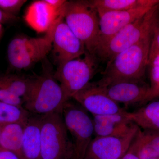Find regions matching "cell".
<instances>
[{
  "mask_svg": "<svg viewBox=\"0 0 159 159\" xmlns=\"http://www.w3.org/2000/svg\"><path fill=\"white\" fill-rule=\"evenodd\" d=\"M152 35L118 53L108 61L101 81L107 84L119 80H142L148 66Z\"/></svg>",
  "mask_w": 159,
  "mask_h": 159,
  "instance_id": "cell-1",
  "label": "cell"
},
{
  "mask_svg": "<svg viewBox=\"0 0 159 159\" xmlns=\"http://www.w3.org/2000/svg\"><path fill=\"white\" fill-rule=\"evenodd\" d=\"M159 21V4L123 28L96 50L98 59L108 62L117 54L152 34Z\"/></svg>",
  "mask_w": 159,
  "mask_h": 159,
  "instance_id": "cell-2",
  "label": "cell"
},
{
  "mask_svg": "<svg viewBox=\"0 0 159 159\" xmlns=\"http://www.w3.org/2000/svg\"><path fill=\"white\" fill-rule=\"evenodd\" d=\"M23 101V107L30 114L42 116L62 113L63 106L68 101L54 74L47 72L33 77L29 93Z\"/></svg>",
  "mask_w": 159,
  "mask_h": 159,
  "instance_id": "cell-3",
  "label": "cell"
},
{
  "mask_svg": "<svg viewBox=\"0 0 159 159\" xmlns=\"http://www.w3.org/2000/svg\"><path fill=\"white\" fill-rule=\"evenodd\" d=\"M64 20L85 45L87 51L95 55L99 33V17L89 1H67L62 10Z\"/></svg>",
  "mask_w": 159,
  "mask_h": 159,
  "instance_id": "cell-4",
  "label": "cell"
},
{
  "mask_svg": "<svg viewBox=\"0 0 159 159\" xmlns=\"http://www.w3.org/2000/svg\"><path fill=\"white\" fill-rule=\"evenodd\" d=\"M74 148L62 113L42 116L40 159H71Z\"/></svg>",
  "mask_w": 159,
  "mask_h": 159,
  "instance_id": "cell-5",
  "label": "cell"
},
{
  "mask_svg": "<svg viewBox=\"0 0 159 159\" xmlns=\"http://www.w3.org/2000/svg\"><path fill=\"white\" fill-rule=\"evenodd\" d=\"M58 18L43 37L21 36L11 40L8 45L7 56L12 67L26 70L45 58L52 50L53 33Z\"/></svg>",
  "mask_w": 159,
  "mask_h": 159,
  "instance_id": "cell-6",
  "label": "cell"
},
{
  "mask_svg": "<svg viewBox=\"0 0 159 159\" xmlns=\"http://www.w3.org/2000/svg\"><path fill=\"white\" fill-rule=\"evenodd\" d=\"M98 60L97 56L87 51L82 57L58 66L54 76L67 101L91 82L96 74Z\"/></svg>",
  "mask_w": 159,
  "mask_h": 159,
  "instance_id": "cell-7",
  "label": "cell"
},
{
  "mask_svg": "<svg viewBox=\"0 0 159 159\" xmlns=\"http://www.w3.org/2000/svg\"><path fill=\"white\" fill-rule=\"evenodd\" d=\"M78 103L70 100L65 103L62 115L72 138L74 152L71 159H84L94 134L93 119Z\"/></svg>",
  "mask_w": 159,
  "mask_h": 159,
  "instance_id": "cell-8",
  "label": "cell"
},
{
  "mask_svg": "<svg viewBox=\"0 0 159 159\" xmlns=\"http://www.w3.org/2000/svg\"><path fill=\"white\" fill-rule=\"evenodd\" d=\"M140 129L135 125L122 135L95 137L89 145L84 159H121L129 149Z\"/></svg>",
  "mask_w": 159,
  "mask_h": 159,
  "instance_id": "cell-9",
  "label": "cell"
},
{
  "mask_svg": "<svg viewBox=\"0 0 159 159\" xmlns=\"http://www.w3.org/2000/svg\"><path fill=\"white\" fill-rule=\"evenodd\" d=\"M72 98L93 116L117 113L125 110L109 97L100 80L89 83Z\"/></svg>",
  "mask_w": 159,
  "mask_h": 159,
  "instance_id": "cell-10",
  "label": "cell"
},
{
  "mask_svg": "<svg viewBox=\"0 0 159 159\" xmlns=\"http://www.w3.org/2000/svg\"><path fill=\"white\" fill-rule=\"evenodd\" d=\"M52 50L58 66L82 57L87 51L84 43L66 24L62 13L54 28Z\"/></svg>",
  "mask_w": 159,
  "mask_h": 159,
  "instance_id": "cell-11",
  "label": "cell"
},
{
  "mask_svg": "<svg viewBox=\"0 0 159 159\" xmlns=\"http://www.w3.org/2000/svg\"><path fill=\"white\" fill-rule=\"evenodd\" d=\"M155 6H143L125 11L98 12L99 33L96 50L123 28L142 17Z\"/></svg>",
  "mask_w": 159,
  "mask_h": 159,
  "instance_id": "cell-12",
  "label": "cell"
},
{
  "mask_svg": "<svg viewBox=\"0 0 159 159\" xmlns=\"http://www.w3.org/2000/svg\"><path fill=\"white\" fill-rule=\"evenodd\" d=\"M106 92L117 103L126 106L149 101V86L141 80H122L105 84Z\"/></svg>",
  "mask_w": 159,
  "mask_h": 159,
  "instance_id": "cell-13",
  "label": "cell"
},
{
  "mask_svg": "<svg viewBox=\"0 0 159 159\" xmlns=\"http://www.w3.org/2000/svg\"><path fill=\"white\" fill-rule=\"evenodd\" d=\"M124 110L117 113L93 116L96 137L122 135L131 130L135 124L129 120Z\"/></svg>",
  "mask_w": 159,
  "mask_h": 159,
  "instance_id": "cell-14",
  "label": "cell"
},
{
  "mask_svg": "<svg viewBox=\"0 0 159 159\" xmlns=\"http://www.w3.org/2000/svg\"><path fill=\"white\" fill-rule=\"evenodd\" d=\"M62 11L61 12L57 11L45 0L35 1L31 3L26 10L25 20L34 31L39 33L47 32L56 21Z\"/></svg>",
  "mask_w": 159,
  "mask_h": 159,
  "instance_id": "cell-15",
  "label": "cell"
},
{
  "mask_svg": "<svg viewBox=\"0 0 159 159\" xmlns=\"http://www.w3.org/2000/svg\"><path fill=\"white\" fill-rule=\"evenodd\" d=\"M42 119V116L32 115L24 125L23 159H40Z\"/></svg>",
  "mask_w": 159,
  "mask_h": 159,
  "instance_id": "cell-16",
  "label": "cell"
},
{
  "mask_svg": "<svg viewBox=\"0 0 159 159\" xmlns=\"http://www.w3.org/2000/svg\"><path fill=\"white\" fill-rule=\"evenodd\" d=\"M129 120L143 130L159 132V100L132 112H125Z\"/></svg>",
  "mask_w": 159,
  "mask_h": 159,
  "instance_id": "cell-17",
  "label": "cell"
},
{
  "mask_svg": "<svg viewBox=\"0 0 159 159\" xmlns=\"http://www.w3.org/2000/svg\"><path fill=\"white\" fill-rule=\"evenodd\" d=\"M139 159L159 157V132L140 129L132 143Z\"/></svg>",
  "mask_w": 159,
  "mask_h": 159,
  "instance_id": "cell-18",
  "label": "cell"
},
{
  "mask_svg": "<svg viewBox=\"0 0 159 159\" xmlns=\"http://www.w3.org/2000/svg\"><path fill=\"white\" fill-rule=\"evenodd\" d=\"M0 127V148L10 151L20 159H23L22 146L24 125L12 123Z\"/></svg>",
  "mask_w": 159,
  "mask_h": 159,
  "instance_id": "cell-19",
  "label": "cell"
},
{
  "mask_svg": "<svg viewBox=\"0 0 159 159\" xmlns=\"http://www.w3.org/2000/svg\"><path fill=\"white\" fill-rule=\"evenodd\" d=\"M97 13L110 11H125L143 7L155 6L159 0H93L89 1Z\"/></svg>",
  "mask_w": 159,
  "mask_h": 159,
  "instance_id": "cell-20",
  "label": "cell"
},
{
  "mask_svg": "<svg viewBox=\"0 0 159 159\" xmlns=\"http://www.w3.org/2000/svg\"><path fill=\"white\" fill-rule=\"evenodd\" d=\"M33 77L16 74L0 75V86L24 99L29 93Z\"/></svg>",
  "mask_w": 159,
  "mask_h": 159,
  "instance_id": "cell-21",
  "label": "cell"
},
{
  "mask_svg": "<svg viewBox=\"0 0 159 159\" xmlns=\"http://www.w3.org/2000/svg\"><path fill=\"white\" fill-rule=\"evenodd\" d=\"M31 115L23 107L0 102V126L12 123L25 125Z\"/></svg>",
  "mask_w": 159,
  "mask_h": 159,
  "instance_id": "cell-22",
  "label": "cell"
},
{
  "mask_svg": "<svg viewBox=\"0 0 159 159\" xmlns=\"http://www.w3.org/2000/svg\"><path fill=\"white\" fill-rule=\"evenodd\" d=\"M149 101L159 97V66H150Z\"/></svg>",
  "mask_w": 159,
  "mask_h": 159,
  "instance_id": "cell-23",
  "label": "cell"
},
{
  "mask_svg": "<svg viewBox=\"0 0 159 159\" xmlns=\"http://www.w3.org/2000/svg\"><path fill=\"white\" fill-rule=\"evenodd\" d=\"M26 2L25 0H0V9L8 14L16 16Z\"/></svg>",
  "mask_w": 159,
  "mask_h": 159,
  "instance_id": "cell-24",
  "label": "cell"
},
{
  "mask_svg": "<svg viewBox=\"0 0 159 159\" xmlns=\"http://www.w3.org/2000/svg\"><path fill=\"white\" fill-rule=\"evenodd\" d=\"M0 102L20 107H23L24 104L23 99L21 98L1 86H0Z\"/></svg>",
  "mask_w": 159,
  "mask_h": 159,
  "instance_id": "cell-25",
  "label": "cell"
},
{
  "mask_svg": "<svg viewBox=\"0 0 159 159\" xmlns=\"http://www.w3.org/2000/svg\"><path fill=\"white\" fill-rule=\"evenodd\" d=\"M158 54H159V21L154 30L152 37L148 62L155 56Z\"/></svg>",
  "mask_w": 159,
  "mask_h": 159,
  "instance_id": "cell-26",
  "label": "cell"
},
{
  "mask_svg": "<svg viewBox=\"0 0 159 159\" xmlns=\"http://www.w3.org/2000/svg\"><path fill=\"white\" fill-rule=\"evenodd\" d=\"M17 20L18 18L16 16L8 14L0 9V24L14 21Z\"/></svg>",
  "mask_w": 159,
  "mask_h": 159,
  "instance_id": "cell-27",
  "label": "cell"
},
{
  "mask_svg": "<svg viewBox=\"0 0 159 159\" xmlns=\"http://www.w3.org/2000/svg\"><path fill=\"white\" fill-rule=\"evenodd\" d=\"M0 159H20L19 157L10 151L0 148Z\"/></svg>",
  "mask_w": 159,
  "mask_h": 159,
  "instance_id": "cell-28",
  "label": "cell"
},
{
  "mask_svg": "<svg viewBox=\"0 0 159 159\" xmlns=\"http://www.w3.org/2000/svg\"><path fill=\"white\" fill-rule=\"evenodd\" d=\"M121 159H139L136 152L131 145L127 152Z\"/></svg>",
  "mask_w": 159,
  "mask_h": 159,
  "instance_id": "cell-29",
  "label": "cell"
},
{
  "mask_svg": "<svg viewBox=\"0 0 159 159\" xmlns=\"http://www.w3.org/2000/svg\"><path fill=\"white\" fill-rule=\"evenodd\" d=\"M148 66H159V54L155 56L151 60L148 62Z\"/></svg>",
  "mask_w": 159,
  "mask_h": 159,
  "instance_id": "cell-30",
  "label": "cell"
},
{
  "mask_svg": "<svg viewBox=\"0 0 159 159\" xmlns=\"http://www.w3.org/2000/svg\"><path fill=\"white\" fill-rule=\"evenodd\" d=\"M1 24H0V30H1Z\"/></svg>",
  "mask_w": 159,
  "mask_h": 159,
  "instance_id": "cell-31",
  "label": "cell"
},
{
  "mask_svg": "<svg viewBox=\"0 0 159 159\" xmlns=\"http://www.w3.org/2000/svg\"><path fill=\"white\" fill-rule=\"evenodd\" d=\"M159 159L158 158H153V159Z\"/></svg>",
  "mask_w": 159,
  "mask_h": 159,
  "instance_id": "cell-32",
  "label": "cell"
},
{
  "mask_svg": "<svg viewBox=\"0 0 159 159\" xmlns=\"http://www.w3.org/2000/svg\"><path fill=\"white\" fill-rule=\"evenodd\" d=\"M0 133H1V127H0Z\"/></svg>",
  "mask_w": 159,
  "mask_h": 159,
  "instance_id": "cell-33",
  "label": "cell"
}]
</instances>
